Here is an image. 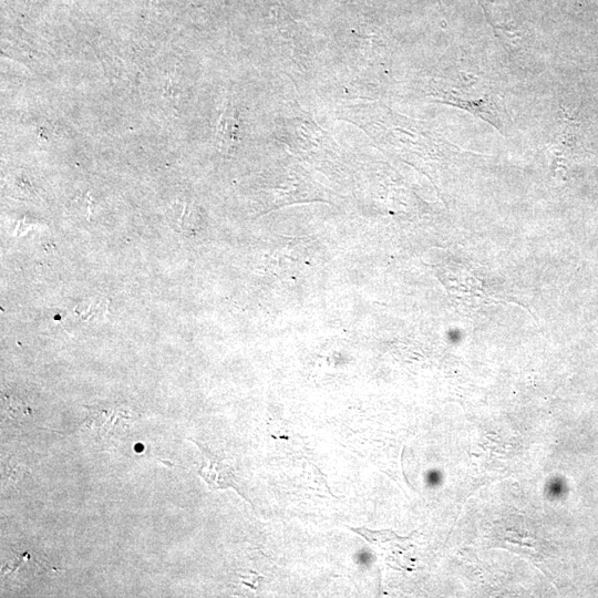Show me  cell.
I'll use <instances>...</instances> for the list:
<instances>
[{
  "instance_id": "obj_1",
  "label": "cell",
  "mask_w": 598,
  "mask_h": 598,
  "mask_svg": "<svg viewBox=\"0 0 598 598\" xmlns=\"http://www.w3.org/2000/svg\"><path fill=\"white\" fill-rule=\"evenodd\" d=\"M197 445L203 450L204 454V461L202 462L198 474L207 483L209 488L213 491L224 489L229 486L237 488L238 484L233 468L226 462L205 451L199 443Z\"/></svg>"
}]
</instances>
